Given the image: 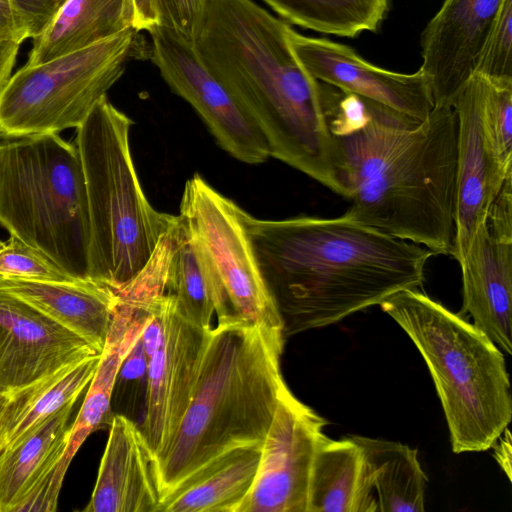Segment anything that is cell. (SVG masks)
<instances>
[{
    "label": "cell",
    "instance_id": "cell-1",
    "mask_svg": "<svg viewBox=\"0 0 512 512\" xmlns=\"http://www.w3.org/2000/svg\"><path fill=\"white\" fill-rule=\"evenodd\" d=\"M325 93L351 201L344 214L435 255H450L457 176L454 109L434 106L423 123L408 127L354 94L329 86Z\"/></svg>",
    "mask_w": 512,
    "mask_h": 512
},
{
    "label": "cell",
    "instance_id": "cell-2",
    "mask_svg": "<svg viewBox=\"0 0 512 512\" xmlns=\"http://www.w3.org/2000/svg\"><path fill=\"white\" fill-rule=\"evenodd\" d=\"M244 222L285 339L418 289L435 255L345 214Z\"/></svg>",
    "mask_w": 512,
    "mask_h": 512
},
{
    "label": "cell",
    "instance_id": "cell-3",
    "mask_svg": "<svg viewBox=\"0 0 512 512\" xmlns=\"http://www.w3.org/2000/svg\"><path fill=\"white\" fill-rule=\"evenodd\" d=\"M291 27L252 0H210L194 47L253 116L271 156L346 198L324 84L296 56Z\"/></svg>",
    "mask_w": 512,
    "mask_h": 512
},
{
    "label": "cell",
    "instance_id": "cell-4",
    "mask_svg": "<svg viewBox=\"0 0 512 512\" xmlns=\"http://www.w3.org/2000/svg\"><path fill=\"white\" fill-rule=\"evenodd\" d=\"M285 340L283 330L237 316L209 330L189 404L153 460L160 504L225 454L263 444L289 390L281 371Z\"/></svg>",
    "mask_w": 512,
    "mask_h": 512
},
{
    "label": "cell",
    "instance_id": "cell-5",
    "mask_svg": "<svg viewBox=\"0 0 512 512\" xmlns=\"http://www.w3.org/2000/svg\"><path fill=\"white\" fill-rule=\"evenodd\" d=\"M409 336L433 379L456 454L486 451L512 417L502 350L473 323L418 289L380 304Z\"/></svg>",
    "mask_w": 512,
    "mask_h": 512
},
{
    "label": "cell",
    "instance_id": "cell-6",
    "mask_svg": "<svg viewBox=\"0 0 512 512\" xmlns=\"http://www.w3.org/2000/svg\"><path fill=\"white\" fill-rule=\"evenodd\" d=\"M132 124L105 96L74 140L89 210V278L114 289L146 266L177 219L156 211L142 191L129 145Z\"/></svg>",
    "mask_w": 512,
    "mask_h": 512
},
{
    "label": "cell",
    "instance_id": "cell-7",
    "mask_svg": "<svg viewBox=\"0 0 512 512\" xmlns=\"http://www.w3.org/2000/svg\"><path fill=\"white\" fill-rule=\"evenodd\" d=\"M0 224L70 277L91 279L88 201L74 143L58 134L0 140Z\"/></svg>",
    "mask_w": 512,
    "mask_h": 512
},
{
    "label": "cell",
    "instance_id": "cell-8",
    "mask_svg": "<svg viewBox=\"0 0 512 512\" xmlns=\"http://www.w3.org/2000/svg\"><path fill=\"white\" fill-rule=\"evenodd\" d=\"M149 54L150 45L131 27L89 47L25 64L0 88V138L79 127L127 65Z\"/></svg>",
    "mask_w": 512,
    "mask_h": 512
},
{
    "label": "cell",
    "instance_id": "cell-9",
    "mask_svg": "<svg viewBox=\"0 0 512 512\" xmlns=\"http://www.w3.org/2000/svg\"><path fill=\"white\" fill-rule=\"evenodd\" d=\"M245 212L199 174L186 181L179 216L209 281L217 322L237 316L283 330L281 316L254 255Z\"/></svg>",
    "mask_w": 512,
    "mask_h": 512
},
{
    "label": "cell",
    "instance_id": "cell-10",
    "mask_svg": "<svg viewBox=\"0 0 512 512\" xmlns=\"http://www.w3.org/2000/svg\"><path fill=\"white\" fill-rule=\"evenodd\" d=\"M149 59L170 89L203 119L218 145L234 158L259 164L271 157L262 129L204 66L194 44L162 25L149 31Z\"/></svg>",
    "mask_w": 512,
    "mask_h": 512
},
{
    "label": "cell",
    "instance_id": "cell-11",
    "mask_svg": "<svg viewBox=\"0 0 512 512\" xmlns=\"http://www.w3.org/2000/svg\"><path fill=\"white\" fill-rule=\"evenodd\" d=\"M326 425L289 389L276 408L254 483L238 512H308L313 459Z\"/></svg>",
    "mask_w": 512,
    "mask_h": 512
},
{
    "label": "cell",
    "instance_id": "cell-12",
    "mask_svg": "<svg viewBox=\"0 0 512 512\" xmlns=\"http://www.w3.org/2000/svg\"><path fill=\"white\" fill-rule=\"evenodd\" d=\"M462 307L501 350L512 353V175L458 262Z\"/></svg>",
    "mask_w": 512,
    "mask_h": 512
},
{
    "label": "cell",
    "instance_id": "cell-13",
    "mask_svg": "<svg viewBox=\"0 0 512 512\" xmlns=\"http://www.w3.org/2000/svg\"><path fill=\"white\" fill-rule=\"evenodd\" d=\"M289 37L296 56L316 80L370 102L405 126L420 125L435 106L420 69L411 74L382 69L347 45L304 36L292 28Z\"/></svg>",
    "mask_w": 512,
    "mask_h": 512
},
{
    "label": "cell",
    "instance_id": "cell-14",
    "mask_svg": "<svg viewBox=\"0 0 512 512\" xmlns=\"http://www.w3.org/2000/svg\"><path fill=\"white\" fill-rule=\"evenodd\" d=\"M159 311L161 337L147 359L146 413L140 427L153 460L171 441L189 404L210 330L190 321L168 290Z\"/></svg>",
    "mask_w": 512,
    "mask_h": 512
},
{
    "label": "cell",
    "instance_id": "cell-15",
    "mask_svg": "<svg viewBox=\"0 0 512 512\" xmlns=\"http://www.w3.org/2000/svg\"><path fill=\"white\" fill-rule=\"evenodd\" d=\"M489 87L490 82L477 73L453 105L458 135L454 238L450 255L457 262L485 221L506 178L512 175L501 167L491 141L486 118Z\"/></svg>",
    "mask_w": 512,
    "mask_h": 512
},
{
    "label": "cell",
    "instance_id": "cell-16",
    "mask_svg": "<svg viewBox=\"0 0 512 512\" xmlns=\"http://www.w3.org/2000/svg\"><path fill=\"white\" fill-rule=\"evenodd\" d=\"M505 0H444L421 37L422 64L435 106L452 107L477 74Z\"/></svg>",
    "mask_w": 512,
    "mask_h": 512
},
{
    "label": "cell",
    "instance_id": "cell-17",
    "mask_svg": "<svg viewBox=\"0 0 512 512\" xmlns=\"http://www.w3.org/2000/svg\"><path fill=\"white\" fill-rule=\"evenodd\" d=\"M101 354L25 301L0 289V396Z\"/></svg>",
    "mask_w": 512,
    "mask_h": 512
},
{
    "label": "cell",
    "instance_id": "cell-18",
    "mask_svg": "<svg viewBox=\"0 0 512 512\" xmlns=\"http://www.w3.org/2000/svg\"><path fill=\"white\" fill-rule=\"evenodd\" d=\"M153 458L138 425L115 415L85 512H158Z\"/></svg>",
    "mask_w": 512,
    "mask_h": 512
},
{
    "label": "cell",
    "instance_id": "cell-19",
    "mask_svg": "<svg viewBox=\"0 0 512 512\" xmlns=\"http://www.w3.org/2000/svg\"><path fill=\"white\" fill-rule=\"evenodd\" d=\"M149 310L134 309L117 302L103 350L80 411L69 428L66 449L46 476L44 490L58 499L66 471L84 441L96 430L110 425L111 398L121 365L141 337Z\"/></svg>",
    "mask_w": 512,
    "mask_h": 512
},
{
    "label": "cell",
    "instance_id": "cell-20",
    "mask_svg": "<svg viewBox=\"0 0 512 512\" xmlns=\"http://www.w3.org/2000/svg\"><path fill=\"white\" fill-rule=\"evenodd\" d=\"M0 289L102 352L118 302L114 288L93 279L35 281L0 277Z\"/></svg>",
    "mask_w": 512,
    "mask_h": 512
},
{
    "label": "cell",
    "instance_id": "cell-21",
    "mask_svg": "<svg viewBox=\"0 0 512 512\" xmlns=\"http://www.w3.org/2000/svg\"><path fill=\"white\" fill-rule=\"evenodd\" d=\"M372 471L362 448L349 436L322 435L312 464L308 512H376Z\"/></svg>",
    "mask_w": 512,
    "mask_h": 512
},
{
    "label": "cell",
    "instance_id": "cell-22",
    "mask_svg": "<svg viewBox=\"0 0 512 512\" xmlns=\"http://www.w3.org/2000/svg\"><path fill=\"white\" fill-rule=\"evenodd\" d=\"M134 24L132 0H67L33 38L26 64L34 65L109 39Z\"/></svg>",
    "mask_w": 512,
    "mask_h": 512
},
{
    "label": "cell",
    "instance_id": "cell-23",
    "mask_svg": "<svg viewBox=\"0 0 512 512\" xmlns=\"http://www.w3.org/2000/svg\"><path fill=\"white\" fill-rule=\"evenodd\" d=\"M74 404H67L13 445L0 448V512H15L59 462L68 443Z\"/></svg>",
    "mask_w": 512,
    "mask_h": 512
},
{
    "label": "cell",
    "instance_id": "cell-24",
    "mask_svg": "<svg viewBox=\"0 0 512 512\" xmlns=\"http://www.w3.org/2000/svg\"><path fill=\"white\" fill-rule=\"evenodd\" d=\"M101 354L67 365L15 392L0 407V448L13 445L89 385Z\"/></svg>",
    "mask_w": 512,
    "mask_h": 512
},
{
    "label": "cell",
    "instance_id": "cell-25",
    "mask_svg": "<svg viewBox=\"0 0 512 512\" xmlns=\"http://www.w3.org/2000/svg\"><path fill=\"white\" fill-rule=\"evenodd\" d=\"M261 446L220 457L164 500L158 512H238L254 483Z\"/></svg>",
    "mask_w": 512,
    "mask_h": 512
},
{
    "label": "cell",
    "instance_id": "cell-26",
    "mask_svg": "<svg viewBox=\"0 0 512 512\" xmlns=\"http://www.w3.org/2000/svg\"><path fill=\"white\" fill-rule=\"evenodd\" d=\"M350 437L362 448L372 471L378 512H423L428 478L417 449L397 441Z\"/></svg>",
    "mask_w": 512,
    "mask_h": 512
},
{
    "label": "cell",
    "instance_id": "cell-27",
    "mask_svg": "<svg viewBox=\"0 0 512 512\" xmlns=\"http://www.w3.org/2000/svg\"><path fill=\"white\" fill-rule=\"evenodd\" d=\"M281 18L323 34L354 38L376 32L389 0H262Z\"/></svg>",
    "mask_w": 512,
    "mask_h": 512
},
{
    "label": "cell",
    "instance_id": "cell-28",
    "mask_svg": "<svg viewBox=\"0 0 512 512\" xmlns=\"http://www.w3.org/2000/svg\"><path fill=\"white\" fill-rule=\"evenodd\" d=\"M172 236L168 291L190 321L209 330L213 327L212 317L216 314L215 299L189 232L179 215Z\"/></svg>",
    "mask_w": 512,
    "mask_h": 512
},
{
    "label": "cell",
    "instance_id": "cell-29",
    "mask_svg": "<svg viewBox=\"0 0 512 512\" xmlns=\"http://www.w3.org/2000/svg\"><path fill=\"white\" fill-rule=\"evenodd\" d=\"M0 277L35 281H70V277L43 254L16 236L0 240Z\"/></svg>",
    "mask_w": 512,
    "mask_h": 512
},
{
    "label": "cell",
    "instance_id": "cell-30",
    "mask_svg": "<svg viewBox=\"0 0 512 512\" xmlns=\"http://www.w3.org/2000/svg\"><path fill=\"white\" fill-rule=\"evenodd\" d=\"M486 118L497 159L512 172V81L490 82Z\"/></svg>",
    "mask_w": 512,
    "mask_h": 512
},
{
    "label": "cell",
    "instance_id": "cell-31",
    "mask_svg": "<svg viewBox=\"0 0 512 512\" xmlns=\"http://www.w3.org/2000/svg\"><path fill=\"white\" fill-rule=\"evenodd\" d=\"M477 73L490 82L512 81V0L502 5Z\"/></svg>",
    "mask_w": 512,
    "mask_h": 512
},
{
    "label": "cell",
    "instance_id": "cell-32",
    "mask_svg": "<svg viewBox=\"0 0 512 512\" xmlns=\"http://www.w3.org/2000/svg\"><path fill=\"white\" fill-rule=\"evenodd\" d=\"M210 0H153L159 25L179 33L187 41L194 40L201 27Z\"/></svg>",
    "mask_w": 512,
    "mask_h": 512
},
{
    "label": "cell",
    "instance_id": "cell-33",
    "mask_svg": "<svg viewBox=\"0 0 512 512\" xmlns=\"http://www.w3.org/2000/svg\"><path fill=\"white\" fill-rule=\"evenodd\" d=\"M67 0H10L26 39L38 36Z\"/></svg>",
    "mask_w": 512,
    "mask_h": 512
},
{
    "label": "cell",
    "instance_id": "cell-34",
    "mask_svg": "<svg viewBox=\"0 0 512 512\" xmlns=\"http://www.w3.org/2000/svg\"><path fill=\"white\" fill-rule=\"evenodd\" d=\"M26 40L10 0H0V44Z\"/></svg>",
    "mask_w": 512,
    "mask_h": 512
},
{
    "label": "cell",
    "instance_id": "cell-35",
    "mask_svg": "<svg viewBox=\"0 0 512 512\" xmlns=\"http://www.w3.org/2000/svg\"><path fill=\"white\" fill-rule=\"evenodd\" d=\"M119 375L127 380L140 379L147 375V359L140 339L125 357Z\"/></svg>",
    "mask_w": 512,
    "mask_h": 512
},
{
    "label": "cell",
    "instance_id": "cell-36",
    "mask_svg": "<svg viewBox=\"0 0 512 512\" xmlns=\"http://www.w3.org/2000/svg\"><path fill=\"white\" fill-rule=\"evenodd\" d=\"M134 9L133 27L138 31H150L159 25V18L153 0H132Z\"/></svg>",
    "mask_w": 512,
    "mask_h": 512
},
{
    "label": "cell",
    "instance_id": "cell-37",
    "mask_svg": "<svg viewBox=\"0 0 512 512\" xmlns=\"http://www.w3.org/2000/svg\"><path fill=\"white\" fill-rule=\"evenodd\" d=\"M494 448V458L500 468L505 472L507 478L512 479V445L511 435L507 428L503 431L497 442L492 446Z\"/></svg>",
    "mask_w": 512,
    "mask_h": 512
},
{
    "label": "cell",
    "instance_id": "cell-38",
    "mask_svg": "<svg viewBox=\"0 0 512 512\" xmlns=\"http://www.w3.org/2000/svg\"><path fill=\"white\" fill-rule=\"evenodd\" d=\"M19 46L14 42L0 44V88L11 75Z\"/></svg>",
    "mask_w": 512,
    "mask_h": 512
},
{
    "label": "cell",
    "instance_id": "cell-39",
    "mask_svg": "<svg viewBox=\"0 0 512 512\" xmlns=\"http://www.w3.org/2000/svg\"><path fill=\"white\" fill-rule=\"evenodd\" d=\"M4 399H5V398H4ZM4 399L0 402V407H1L2 403L4 402Z\"/></svg>",
    "mask_w": 512,
    "mask_h": 512
},
{
    "label": "cell",
    "instance_id": "cell-40",
    "mask_svg": "<svg viewBox=\"0 0 512 512\" xmlns=\"http://www.w3.org/2000/svg\"><path fill=\"white\" fill-rule=\"evenodd\" d=\"M3 398H4V397H1V396H0V402L3 400Z\"/></svg>",
    "mask_w": 512,
    "mask_h": 512
}]
</instances>
